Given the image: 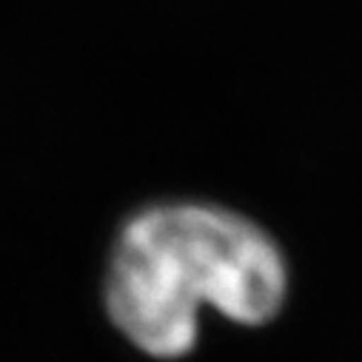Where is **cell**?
<instances>
[{
  "label": "cell",
  "instance_id": "cell-1",
  "mask_svg": "<svg viewBox=\"0 0 362 362\" xmlns=\"http://www.w3.org/2000/svg\"><path fill=\"white\" fill-rule=\"evenodd\" d=\"M286 294V257L259 226L226 209L174 203L134 214L120 231L106 305L143 354L180 359L197 342L203 305L262 325L280 314Z\"/></svg>",
  "mask_w": 362,
  "mask_h": 362
}]
</instances>
